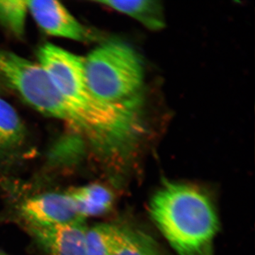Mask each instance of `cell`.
<instances>
[{"instance_id": "obj_1", "label": "cell", "mask_w": 255, "mask_h": 255, "mask_svg": "<svg viewBox=\"0 0 255 255\" xmlns=\"http://www.w3.org/2000/svg\"><path fill=\"white\" fill-rule=\"evenodd\" d=\"M152 221L179 255H207L219 228L209 196L189 184L165 182L151 199Z\"/></svg>"}, {"instance_id": "obj_2", "label": "cell", "mask_w": 255, "mask_h": 255, "mask_svg": "<svg viewBox=\"0 0 255 255\" xmlns=\"http://www.w3.org/2000/svg\"><path fill=\"white\" fill-rule=\"evenodd\" d=\"M0 80L32 108L68 124L89 142L93 138L91 116L64 98L39 64L0 49Z\"/></svg>"}, {"instance_id": "obj_3", "label": "cell", "mask_w": 255, "mask_h": 255, "mask_svg": "<svg viewBox=\"0 0 255 255\" xmlns=\"http://www.w3.org/2000/svg\"><path fill=\"white\" fill-rule=\"evenodd\" d=\"M89 89L96 98L117 103L142 95L141 60L131 47L107 41L84 58Z\"/></svg>"}, {"instance_id": "obj_4", "label": "cell", "mask_w": 255, "mask_h": 255, "mask_svg": "<svg viewBox=\"0 0 255 255\" xmlns=\"http://www.w3.org/2000/svg\"><path fill=\"white\" fill-rule=\"evenodd\" d=\"M38 59L64 98L91 116L98 136L108 120L111 105L96 98L89 89L84 58L53 43H46L38 50Z\"/></svg>"}, {"instance_id": "obj_5", "label": "cell", "mask_w": 255, "mask_h": 255, "mask_svg": "<svg viewBox=\"0 0 255 255\" xmlns=\"http://www.w3.org/2000/svg\"><path fill=\"white\" fill-rule=\"evenodd\" d=\"M27 226L50 227L84 222L67 193L49 192L28 198L19 206Z\"/></svg>"}, {"instance_id": "obj_6", "label": "cell", "mask_w": 255, "mask_h": 255, "mask_svg": "<svg viewBox=\"0 0 255 255\" xmlns=\"http://www.w3.org/2000/svg\"><path fill=\"white\" fill-rule=\"evenodd\" d=\"M28 13L47 34L85 41L90 33L61 3L53 0L26 1Z\"/></svg>"}, {"instance_id": "obj_7", "label": "cell", "mask_w": 255, "mask_h": 255, "mask_svg": "<svg viewBox=\"0 0 255 255\" xmlns=\"http://www.w3.org/2000/svg\"><path fill=\"white\" fill-rule=\"evenodd\" d=\"M48 255H85V221L50 227L27 226Z\"/></svg>"}, {"instance_id": "obj_8", "label": "cell", "mask_w": 255, "mask_h": 255, "mask_svg": "<svg viewBox=\"0 0 255 255\" xmlns=\"http://www.w3.org/2000/svg\"><path fill=\"white\" fill-rule=\"evenodd\" d=\"M82 219L102 216L112 209L114 193L102 184L93 183L67 191Z\"/></svg>"}, {"instance_id": "obj_9", "label": "cell", "mask_w": 255, "mask_h": 255, "mask_svg": "<svg viewBox=\"0 0 255 255\" xmlns=\"http://www.w3.org/2000/svg\"><path fill=\"white\" fill-rule=\"evenodd\" d=\"M97 2L130 16L152 31H159L165 25L163 7L158 1L105 0L96 1Z\"/></svg>"}, {"instance_id": "obj_10", "label": "cell", "mask_w": 255, "mask_h": 255, "mask_svg": "<svg viewBox=\"0 0 255 255\" xmlns=\"http://www.w3.org/2000/svg\"><path fill=\"white\" fill-rule=\"evenodd\" d=\"M122 233V226L99 223L87 228L85 255H114Z\"/></svg>"}, {"instance_id": "obj_11", "label": "cell", "mask_w": 255, "mask_h": 255, "mask_svg": "<svg viewBox=\"0 0 255 255\" xmlns=\"http://www.w3.org/2000/svg\"><path fill=\"white\" fill-rule=\"evenodd\" d=\"M114 255H161L155 240L138 229L122 226Z\"/></svg>"}, {"instance_id": "obj_12", "label": "cell", "mask_w": 255, "mask_h": 255, "mask_svg": "<svg viewBox=\"0 0 255 255\" xmlns=\"http://www.w3.org/2000/svg\"><path fill=\"white\" fill-rule=\"evenodd\" d=\"M24 136V127L17 112L0 97V150L16 147Z\"/></svg>"}, {"instance_id": "obj_13", "label": "cell", "mask_w": 255, "mask_h": 255, "mask_svg": "<svg viewBox=\"0 0 255 255\" xmlns=\"http://www.w3.org/2000/svg\"><path fill=\"white\" fill-rule=\"evenodd\" d=\"M27 14L26 1L0 0V24L14 34H23Z\"/></svg>"}, {"instance_id": "obj_14", "label": "cell", "mask_w": 255, "mask_h": 255, "mask_svg": "<svg viewBox=\"0 0 255 255\" xmlns=\"http://www.w3.org/2000/svg\"><path fill=\"white\" fill-rule=\"evenodd\" d=\"M3 85H4V84H3L2 82H1V80H0V91H1V88H2Z\"/></svg>"}, {"instance_id": "obj_15", "label": "cell", "mask_w": 255, "mask_h": 255, "mask_svg": "<svg viewBox=\"0 0 255 255\" xmlns=\"http://www.w3.org/2000/svg\"><path fill=\"white\" fill-rule=\"evenodd\" d=\"M0 255H2V254H0Z\"/></svg>"}]
</instances>
